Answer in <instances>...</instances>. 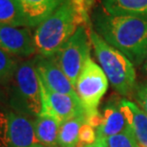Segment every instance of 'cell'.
<instances>
[{
    "mask_svg": "<svg viewBox=\"0 0 147 147\" xmlns=\"http://www.w3.org/2000/svg\"><path fill=\"white\" fill-rule=\"evenodd\" d=\"M75 90L86 109L87 117L98 113V106L108 88V80L104 70L90 56L79 75Z\"/></svg>",
    "mask_w": 147,
    "mask_h": 147,
    "instance_id": "cell-6",
    "label": "cell"
},
{
    "mask_svg": "<svg viewBox=\"0 0 147 147\" xmlns=\"http://www.w3.org/2000/svg\"><path fill=\"white\" fill-rule=\"evenodd\" d=\"M0 24L28 27V20L19 0H0Z\"/></svg>",
    "mask_w": 147,
    "mask_h": 147,
    "instance_id": "cell-16",
    "label": "cell"
},
{
    "mask_svg": "<svg viewBox=\"0 0 147 147\" xmlns=\"http://www.w3.org/2000/svg\"><path fill=\"white\" fill-rule=\"evenodd\" d=\"M106 140L108 147H140L129 126H127L125 130L117 135L108 137Z\"/></svg>",
    "mask_w": 147,
    "mask_h": 147,
    "instance_id": "cell-19",
    "label": "cell"
},
{
    "mask_svg": "<svg viewBox=\"0 0 147 147\" xmlns=\"http://www.w3.org/2000/svg\"><path fill=\"white\" fill-rule=\"evenodd\" d=\"M142 71H143V73H145V74H147V57H146V59H145V61H144V62H143V64H142Z\"/></svg>",
    "mask_w": 147,
    "mask_h": 147,
    "instance_id": "cell-24",
    "label": "cell"
},
{
    "mask_svg": "<svg viewBox=\"0 0 147 147\" xmlns=\"http://www.w3.org/2000/svg\"><path fill=\"white\" fill-rule=\"evenodd\" d=\"M0 49L13 57L28 58L37 54L30 28L0 24Z\"/></svg>",
    "mask_w": 147,
    "mask_h": 147,
    "instance_id": "cell-9",
    "label": "cell"
},
{
    "mask_svg": "<svg viewBox=\"0 0 147 147\" xmlns=\"http://www.w3.org/2000/svg\"><path fill=\"white\" fill-rule=\"evenodd\" d=\"M90 39L100 67L112 87L123 96L133 93L137 86L135 65L120 51L106 43L93 27L90 29Z\"/></svg>",
    "mask_w": 147,
    "mask_h": 147,
    "instance_id": "cell-3",
    "label": "cell"
},
{
    "mask_svg": "<svg viewBox=\"0 0 147 147\" xmlns=\"http://www.w3.org/2000/svg\"><path fill=\"white\" fill-rule=\"evenodd\" d=\"M121 110L140 147H147V114L135 102L121 99Z\"/></svg>",
    "mask_w": 147,
    "mask_h": 147,
    "instance_id": "cell-12",
    "label": "cell"
},
{
    "mask_svg": "<svg viewBox=\"0 0 147 147\" xmlns=\"http://www.w3.org/2000/svg\"><path fill=\"white\" fill-rule=\"evenodd\" d=\"M96 129L87 123H84L81 127L79 134V144L78 147H86L93 145L96 142Z\"/></svg>",
    "mask_w": 147,
    "mask_h": 147,
    "instance_id": "cell-20",
    "label": "cell"
},
{
    "mask_svg": "<svg viewBox=\"0 0 147 147\" xmlns=\"http://www.w3.org/2000/svg\"><path fill=\"white\" fill-rule=\"evenodd\" d=\"M40 86L43 102L42 112L53 115L62 123L79 116H87L86 109L78 96L51 91L44 86L41 82Z\"/></svg>",
    "mask_w": 147,
    "mask_h": 147,
    "instance_id": "cell-8",
    "label": "cell"
},
{
    "mask_svg": "<svg viewBox=\"0 0 147 147\" xmlns=\"http://www.w3.org/2000/svg\"><path fill=\"white\" fill-rule=\"evenodd\" d=\"M18 65L16 57L0 49V84H7L11 82Z\"/></svg>",
    "mask_w": 147,
    "mask_h": 147,
    "instance_id": "cell-18",
    "label": "cell"
},
{
    "mask_svg": "<svg viewBox=\"0 0 147 147\" xmlns=\"http://www.w3.org/2000/svg\"><path fill=\"white\" fill-rule=\"evenodd\" d=\"M86 147H94V144H93V145H89V146H86Z\"/></svg>",
    "mask_w": 147,
    "mask_h": 147,
    "instance_id": "cell-26",
    "label": "cell"
},
{
    "mask_svg": "<svg viewBox=\"0 0 147 147\" xmlns=\"http://www.w3.org/2000/svg\"><path fill=\"white\" fill-rule=\"evenodd\" d=\"M74 1L79 6L81 11H82L83 15L86 18L87 25L89 27H92L91 21H90V17H89V12L91 11L95 0H74Z\"/></svg>",
    "mask_w": 147,
    "mask_h": 147,
    "instance_id": "cell-22",
    "label": "cell"
},
{
    "mask_svg": "<svg viewBox=\"0 0 147 147\" xmlns=\"http://www.w3.org/2000/svg\"><path fill=\"white\" fill-rule=\"evenodd\" d=\"M87 121V116H79L61 124L58 135V147H78L82 125Z\"/></svg>",
    "mask_w": 147,
    "mask_h": 147,
    "instance_id": "cell-17",
    "label": "cell"
},
{
    "mask_svg": "<svg viewBox=\"0 0 147 147\" xmlns=\"http://www.w3.org/2000/svg\"><path fill=\"white\" fill-rule=\"evenodd\" d=\"M93 26L106 43L125 55L135 67L143 64L147 57V18L113 15L102 10L95 14Z\"/></svg>",
    "mask_w": 147,
    "mask_h": 147,
    "instance_id": "cell-1",
    "label": "cell"
},
{
    "mask_svg": "<svg viewBox=\"0 0 147 147\" xmlns=\"http://www.w3.org/2000/svg\"><path fill=\"white\" fill-rule=\"evenodd\" d=\"M33 123L14 111L0 114V147H37Z\"/></svg>",
    "mask_w": 147,
    "mask_h": 147,
    "instance_id": "cell-7",
    "label": "cell"
},
{
    "mask_svg": "<svg viewBox=\"0 0 147 147\" xmlns=\"http://www.w3.org/2000/svg\"><path fill=\"white\" fill-rule=\"evenodd\" d=\"M83 24L88 26L79 6L74 0H67L34 30L37 54L54 56Z\"/></svg>",
    "mask_w": 147,
    "mask_h": 147,
    "instance_id": "cell-2",
    "label": "cell"
},
{
    "mask_svg": "<svg viewBox=\"0 0 147 147\" xmlns=\"http://www.w3.org/2000/svg\"><path fill=\"white\" fill-rule=\"evenodd\" d=\"M37 147H46V146H44V145L40 144V143H39V144H38V146H37Z\"/></svg>",
    "mask_w": 147,
    "mask_h": 147,
    "instance_id": "cell-25",
    "label": "cell"
},
{
    "mask_svg": "<svg viewBox=\"0 0 147 147\" xmlns=\"http://www.w3.org/2000/svg\"><path fill=\"white\" fill-rule=\"evenodd\" d=\"M91 28L86 24L81 25L60 51L53 56L73 86L76 84L87 58L90 57L92 48L90 39Z\"/></svg>",
    "mask_w": 147,
    "mask_h": 147,
    "instance_id": "cell-5",
    "label": "cell"
},
{
    "mask_svg": "<svg viewBox=\"0 0 147 147\" xmlns=\"http://www.w3.org/2000/svg\"><path fill=\"white\" fill-rule=\"evenodd\" d=\"M34 134L40 144L58 147V135L62 123L53 115L41 112L32 121Z\"/></svg>",
    "mask_w": 147,
    "mask_h": 147,
    "instance_id": "cell-13",
    "label": "cell"
},
{
    "mask_svg": "<svg viewBox=\"0 0 147 147\" xmlns=\"http://www.w3.org/2000/svg\"><path fill=\"white\" fill-rule=\"evenodd\" d=\"M120 101V98L114 97L106 102L101 112V123L96 129V133L106 139L123 132L128 126L125 117L121 110Z\"/></svg>",
    "mask_w": 147,
    "mask_h": 147,
    "instance_id": "cell-11",
    "label": "cell"
},
{
    "mask_svg": "<svg viewBox=\"0 0 147 147\" xmlns=\"http://www.w3.org/2000/svg\"><path fill=\"white\" fill-rule=\"evenodd\" d=\"M34 64L40 82L45 87L54 92L78 96L73 84L61 69L53 56L44 57L37 54L34 57Z\"/></svg>",
    "mask_w": 147,
    "mask_h": 147,
    "instance_id": "cell-10",
    "label": "cell"
},
{
    "mask_svg": "<svg viewBox=\"0 0 147 147\" xmlns=\"http://www.w3.org/2000/svg\"><path fill=\"white\" fill-rule=\"evenodd\" d=\"M94 147H108L106 138L102 135H100V134H97V139L94 143Z\"/></svg>",
    "mask_w": 147,
    "mask_h": 147,
    "instance_id": "cell-23",
    "label": "cell"
},
{
    "mask_svg": "<svg viewBox=\"0 0 147 147\" xmlns=\"http://www.w3.org/2000/svg\"><path fill=\"white\" fill-rule=\"evenodd\" d=\"M9 84V105L12 111L28 118H36L43 109L40 80L34 58L22 62Z\"/></svg>",
    "mask_w": 147,
    "mask_h": 147,
    "instance_id": "cell-4",
    "label": "cell"
},
{
    "mask_svg": "<svg viewBox=\"0 0 147 147\" xmlns=\"http://www.w3.org/2000/svg\"><path fill=\"white\" fill-rule=\"evenodd\" d=\"M133 93L137 105L147 114V82L137 84Z\"/></svg>",
    "mask_w": 147,
    "mask_h": 147,
    "instance_id": "cell-21",
    "label": "cell"
},
{
    "mask_svg": "<svg viewBox=\"0 0 147 147\" xmlns=\"http://www.w3.org/2000/svg\"><path fill=\"white\" fill-rule=\"evenodd\" d=\"M101 3L107 13L147 18V0H101Z\"/></svg>",
    "mask_w": 147,
    "mask_h": 147,
    "instance_id": "cell-15",
    "label": "cell"
},
{
    "mask_svg": "<svg viewBox=\"0 0 147 147\" xmlns=\"http://www.w3.org/2000/svg\"><path fill=\"white\" fill-rule=\"evenodd\" d=\"M29 28H37L67 0H19Z\"/></svg>",
    "mask_w": 147,
    "mask_h": 147,
    "instance_id": "cell-14",
    "label": "cell"
}]
</instances>
